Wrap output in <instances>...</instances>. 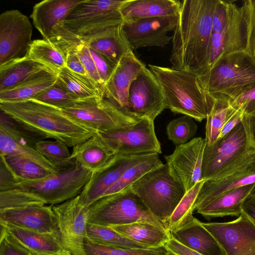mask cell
Wrapping results in <instances>:
<instances>
[{"mask_svg":"<svg viewBox=\"0 0 255 255\" xmlns=\"http://www.w3.org/2000/svg\"><path fill=\"white\" fill-rule=\"evenodd\" d=\"M35 145L12 128L0 123V155L21 156L33 161L53 173L59 171L36 150Z\"/></svg>","mask_w":255,"mask_h":255,"instance_id":"25","label":"cell"},{"mask_svg":"<svg viewBox=\"0 0 255 255\" xmlns=\"http://www.w3.org/2000/svg\"><path fill=\"white\" fill-rule=\"evenodd\" d=\"M178 16H159L124 21L123 27L132 49L157 46L163 48L172 40Z\"/></svg>","mask_w":255,"mask_h":255,"instance_id":"18","label":"cell"},{"mask_svg":"<svg viewBox=\"0 0 255 255\" xmlns=\"http://www.w3.org/2000/svg\"><path fill=\"white\" fill-rule=\"evenodd\" d=\"M166 255H177L174 253L167 250V252Z\"/></svg>","mask_w":255,"mask_h":255,"instance_id":"57","label":"cell"},{"mask_svg":"<svg viewBox=\"0 0 255 255\" xmlns=\"http://www.w3.org/2000/svg\"><path fill=\"white\" fill-rule=\"evenodd\" d=\"M32 26L20 11L11 9L0 15V66L27 57L32 42Z\"/></svg>","mask_w":255,"mask_h":255,"instance_id":"13","label":"cell"},{"mask_svg":"<svg viewBox=\"0 0 255 255\" xmlns=\"http://www.w3.org/2000/svg\"><path fill=\"white\" fill-rule=\"evenodd\" d=\"M65 56L66 67L73 72L88 75L79 56L77 48L71 50Z\"/></svg>","mask_w":255,"mask_h":255,"instance_id":"52","label":"cell"},{"mask_svg":"<svg viewBox=\"0 0 255 255\" xmlns=\"http://www.w3.org/2000/svg\"><path fill=\"white\" fill-rule=\"evenodd\" d=\"M245 44V23L242 9L232 2L230 16L226 25L220 32L212 33L210 53L206 71L220 56L244 51Z\"/></svg>","mask_w":255,"mask_h":255,"instance_id":"21","label":"cell"},{"mask_svg":"<svg viewBox=\"0 0 255 255\" xmlns=\"http://www.w3.org/2000/svg\"><path fill=\"white\" fill-rule=\"evenodd\" d=\"M181 2L177 0H127L121 9L124 21L178 16Z\"/></svg>","mask_w":255,"mask_h":255,"instance_id":"29","label":"cell"},{"mask_svg":"<svg viewBox=\"0 0 255 255\" xmlns=\"http://www.w3.org/2000/svg\"><path fill=\"white\" fill-rule=\"evenodd\" d=\"M92 173L75 161L69 168L51 174L43 179L16 182L13 188L32 192L43 199L46 205L53 206L79 195Z\"/></svg>","mask_w":255,"mask_h":255,"instance_id":"8","label":"cell"},{"mask_svg":"<svg viewBox=\"0 0 255 255\" xmlns=\"http://www.w3.org/2000/svg\"><path fill=\"white\" fill-rule=\"evenodd\" d=\"M212 109L206 118V143L213 144L218 138L225 123L230 105L229 99L224 96L215 97Z\"/></svg>","mask_w":255,"mask_h":255,"instance_id":"39","label":"cell"},{"mask_svg":"<svg viewBox=\"0 0 255 255\" xmlns=\"http://www.w3.org/2000/svg\"><path fill=\"white\" fill-rule=\"evenodd\" d=\"M255 183V150L247 153L216 178L205 180L195 202V210L220 195Z\"/></svg>","mask_w":255,"mask_h":255,"instance_id":"16","label":"cell"},{"mask_svg":"<svg viewBox=\"0 0 255 255\" xmlns=\"http://www.w3.org/2000/svg\"><path fill=\"white\" fill-rule=\"evenodd\" d=\"M90 52L96 64L97 70L104 86L111 77L116 67L107 59L89 48Z\"/></svg>","mask_w":255,"mask_h":255,"instance_id":"49","label":"cell"},{"mask_svg":"<svg viewBox=\"0 0 255 255\" xmlns=\"http://www.w3.org/2000/svg\"><path fill=\"white\" fill-rule=\"evenodd\" d=\"M241 7L245 23L244 51L255 61V0L243 1Z\"/></svg>","mask_w":255,"mask_h":255,"instance_id":"45","label":"cell"},{"mask_svg":"<svg viewBox=\"0 0 255 255\" xmlns=\"http://www.w3.org/2000/svg\"><path fill=\"white\" fill-rule=\"evenodd\" d=\"M68 146L57 140H42L35 145L36 150L58 170H61L72 166L75 161L71 158Z\"/></svg>","mask_w":255,"mask_h":255,"instance_id":"40","label":"cell"},{"mask_svg":"<svg viewBox=\"0 0 255 255\" xmlns=\"http://www.w3.org/2000/svg\"><path fill=\"white\" fill-rule=\"evenodd\" d=\"M230 106L241 111L244 115L255 114V86L236 97L230 99Z\"/></svg>","mask_w":255,"mask_h":255,"instance_id":"47","label":"cell"},{"mask_svg":"<svg viewBox=\"0 0 255 255\" xmlns=\"http://www.w3.org/2000/svg\"><path fill=\"white\" fill-rule=\"evenodd\" d=\"M0 239V255H32L2 230Z\"/></svg>","mask_w":255,"mask_h":255,"instance_id":"48","label":"cell"},{"mask_svg":"<svg viewBox=\"0 0 255 255\" xmlns=\"http://www.w3.org/2000/svg\"><path fill=\"white\" fill-rule=\"evenodd\" d=\"M243 120L245 123L252 147L255 150V114L244 115Z\"/></svg>","mask_w":255,"mask_h":255,"instance_id":"54","label":"cell"},{"mask_svg":"<svg viewBox=\"0 0 255 255\" xmlns=\"http://www.w3.org/2000/svg\"><path fill=\"white\" fill-rule=\"evenodd\" d=\"M77 51L88 76L102 88L104 93V84L99 75L89 47L83 42L78 46Z\"/></svg>","mask_w":255,"mask_h":255,"instance_id":"46","label":"cell"},{"mask_svg":"<svg viewBox=\"0 0 255 255\" xmlns=\"http://www.w3.org/2000/svg\"><path fill=\"white\" fill-rule=\"evenodd\" d=\"M217 0L181 1L172 36V67L198 75L206 71L212 35V19Z\"/></svg>","mask_w":255,"mask_h":255,"instance_id":"1","label":"cell"},{"mask_svg":"<svg viewBox=\"0 0 255 255\" xmlns=\"http://www.w3.org/2000/svg\"><path fill=\"white\" fill-rule=\"evenodd\" d=\"M0 109L45 139H54L68 147H74L97 133L70 117L61 109L33 99L0 102Z\"/></svg>","mask_w":255,"mask_h":255,"instance_id":"2","label":"cell"},{"mask_svg":"<svg viewBox=\"0 0 255 255\" xmlns=\"http://www.w3.org/2000/svg\"><path fill=\"white\" fill-rule=\"evenodd\" d=\"M199 77L213 97L229 100L255 86V61L244 51L220 56Z\"/></svg>","mask_w":255,"mask_h":255,"instance_id":"4","label":"cell"},{"mask_svg":"<svg viewBox=\"0 0 255 255\" xmlns=\"http://www.w3.org/2000/svg\"><path fill=\"white\" fill-rule=\"evenodd\" d=\"M127 188L166 228L168 220L186 193L171 175L166 164L148 172Z\"/></svg>","mask_w":255,"mask_h":255,"instance_id":"5","label":"cell"},{"mask_svg":"<svg viewBox=\"0 0 255 255\" xmlns=\"http://www.w3.org/2000/svg\"><path fill=\"white\" fill-rule=\"evenodd\" d=\"M161 88L166 109L201 122L207 118L214 98L199 75L188 71L149 64Z\"/></svg>","mask_w":255,"mask_h":255,"instance_id":"3","label":"cell"},{"mask_svg":"<svg viewBox=\"0 0 255 255\" xmlns=\"http://www.w3.org/2000/svg\"><path fill=\"white\" fill-rule=\"evenodd\" d=\"M0 225V230L32 255H53L65 250L56 234L39 233L11 225Z\"/></svg>","mask_w":255,"mask_h":255,"instance_id":"26","label":"cell"},{"mask_svg":"<svg viewBox=\"0 0 255 255\" xmlns=\"http://www.w3.org/2000/svg\"><path fill=\"white\" fill-rule=\"evenodd\" d=\"M252 150L255 149L251 145L242 119L233 129L213 144L206 143L202 160V180L216 178Z\"/></svg>","mask_w":255,"mask_h":255,"instance_id":"9","label":"cell"},{"mask_svg":"<svg viewBox=\"0 0 255 255\" xmlns=\"http://www.w3.org/2000/svg\"><path fill=\"white\" fill-rule=\"evenodd\" d=\"M57 80V73L51 69H46L20 85L0 92V102H21L33 99L44 90L54 85Z\"/></svg>","mask_w":255,"mask_h":255,"instance_id":"34","label":"cell"},{"mask_svg":"<svg viewBox=\"0 0 255 255\" xmlns=\"http://www.w3.org/2000/svg\"><path fill=\"white\" fill-rule=\"evenodd\" d=\"M243 116V112L240 110L234 109L230 106L225 123L219 138L224 136L240 123L242 121Z\"/></svg>","mask_w":255,"mask_h":255,"instance_id":"50","label":"cell"},{"mask_svg":"<svg viewBox=\"0 0 255 255\" xmlns=\"http://www.w3.org/2000/svg\"><path fill=\"white\" fill-rule=\"evenodd\" d=\"M27 57L45 64L57 73L66 67V56L63 52L44 39L32 41Z\"/></svg>","mask_w":255,"mask_h":255,"instance_id":"36","label":"cell"},{"mask_svg":"<svg viewBox=\"0 0 255 255\" xmlns=\"http://www.w3.org/2000/svg\"><path fill=\"white\" fill-rule=\"evenodd\" d=\"M86 237L94 243L104 246L125 249H148L124 237L109 227L88 224Z\"/></svg>","mask_w":255,"mask_h":255,"instance_id":"38","label":"cell"},{"mask_svg":"<svg viewBox=\"0 0 255 255\" xmlns=\"http://www.w3.org/2000/svg\"><path fill=\"white\" fill-rule=\"evenodd\" d=\"M97 133L113 154L162 153L160 143L155 134L154 121L146 118L125 128Z\"/></svg>","mask_w":255,"mask_h":255,"instance_id":"10","label":"cell"},{"mask_svg":"<svg viewBox=\"0 0 255 255\" xmlns=\"http://www.w3.org/2000/svg\"><path fill=\"white\" fill-rule=\"evenodd\" d=\"M130 115L140 120L146 118L154 121L166 109L163 94L156 78L145 67L130 86L128 95Z\"/></svg>","mask_w":255,"mask_h":255,"instance_id":"15","label":"cell"},{"mask_svg":"<svg viewBox=\"0 0 255 255\" xmlns=\"http://www.w3.org/2000/svg\"><path fill=\"white\" fill-rule=\"evenodd\" d=\"M33 100L60 109L68 107L78 101L56 83L42 91Z\"/></svg>","mask_w":255,"mask_h":255,"instance_id":"44","label":"cell"},{"mask_svg":"<svg viewBox=\"0 0 255 255\" xmlns=\"http://www.w3.org/2000/svg\"><path fill=\"white\" fill-rule=\"evenodd\" d=\"M127 0H83L62 22L84 43L107 29L122 24L121 9Z\"/></svg>","mask_w":255,"mask_h":255,"instance_id":"7","label":"cell"},{"mask_svg":"<svg viewBox=\"0 0 255 255\" xmlns=\"http://www.w3.org/2000/svg\"><path fill=\"white\" fill-rule=\"evenodd\" d=\"M45 205V202L39 196L24 189L14 188L0 191V210Z\"/></svg>","mask_w":255,"mask_h":255,"instance_id":"42","label":"cell"},{"mask_svg":"<svg viewBox=\"0 0 255 255\" xmlns=\"http://www.w3.org/2000/svg\"><path fill=\"white\" fill-rule=\"evenodd\" d=\"M145 67L133 52L124 56L104 86V98L130 116L128 108L129 89L133 80Z\"/></svg>","mask_w":255,"mask_h":255,"instance_id":"20","label":"cell"},{"mask_svg":"<svg viewBox=\"0 0 255 255\" xmlns=\"http://www.w3.org/2000/svg\"><path fill=\"white\" fill-rule=\"evenodd\" d=\"M196 218L182 227L170 232L171 237L203 255H226L213 235Z\"/></svg>","mask_w":255,"mask_h":255,"instance_id":"24","label":"cell"},{"mask_svg":"<svg viewBox=\"0 0 255 255\" xmlns=\"http://www.w3.org/2000/svg\"><path fill=\"white\" fill-rule=\"evenodd\" d=\"M206 144L205 138L195 137L176 146L171 154L164 156L171 175L185 192L203 180L202 165Z\"/></svg>","mask_w":255,"mask_h":255,"instance_id":"17","label":"cell"},{"mask_svg":"<svg viewBox=\"0 0 255 255\" xmlns=\"http://www.w3.org/2000/svg\"><path fill=\"white\" fill-rule=\"evenodd\" d=\"M113 155L96 133L73 147L71 158L93 172L106 163Z\"/></svg>","mask_w":255,"mask_h":255,"instance_id":"32","label":"cell"},{"mask_svg":"<svg viewBox=\"0 0 255 255\" xmlns=\"http://www.w3.org/2000/svg\"><path fill=\"white\" fill-rule=\"evenodd\" d=\"M48 69L50 68L28 57L0 66V92L20 85Z\"/></svg>","mask_w":255,"mask_h":255,"instance_id":"30","label":"cell"},{"mask_svg":"<svg viewBox=\"0 0 255 255\" xmlns=\"http://www.w3.org/2000/svg\"><path fill=\"white\" fill-rule=\"evenodd\" d=\"M85 43L116 66L124 56L133 52L123 24L107 29L96 38Z\"/></svg>","mask_w":255,"mask_h":255,"instance_id":"28","label":"cell"},{"mask_svg":"<svg viewBox=\"0 0 255 255\" xmlns=\"http://www.w3.org/2000/svg\"><path fill=\"white\" fill-rule=\"evenodd\" d=\"M197 130L193 119L185 115L172 120L166 127L168 138L176 146L188 142Z\"/></svg>","mask_w":255,"mask_h":255,"instance_id":"43","label":"cell"},{"mask_svg":"<svg viewBox=\"0 0 255 255\" xmlns=\"http://www.w3.org/2000/svg\"><path fill=\"white\" fill-rule=\"evenodd\" d=\"M86 255H166L165 247L149 249H125L104 246L94 243L86 237L84 240Z\"/></svg>","mask_w":255,"mask_h":255,"instance_id":"41","label":"cell"},{"mask_svg":"<svg viewBox=\"0 0 255 255\" xmlns=\"http://www.w3.org/2000/svg\"><path fill=\"white\" fill-rule=\"evenodd\" d=\"M16 180L6 164L0 159V191L12 189Z\"/></svg>","mask_w":255,"mask_h":255,"instance_id":"51","label":"cell"},{"mask_svg":"<svg viewBox=\"0 0 255 255\" xmlns=\"http://www.w3.org/2000/svg\"><path fill=\"white\" fill-rule=\"evenodd\" d=\"M61 110L97 132L125 128L139 120L125 113L104 98L78 100Z\"/></svg>","mask_w":255,"mask_h":255,"instance_id":"11","label":"cell"},{"mask_svg":"<svg viewBox=\"0 0 255 255\" xmlns=\"http://www.w3.org/2000/svg\"><path fill=\"white\" fill-rule=\"evenodd\" d=\"M53 255H72L70 253H69L66 250L63 251L57 254H54Z\"/></svg>","mask_w":255,"mask_h":255,"instance_id":"56","label":"cell"},{"mask_svg":"<svg viewBox=\"0 0 255 255\" xmlns=\"http://www.w3.org/2000/svg\"><path fill=\"white\" fill-rule=\"evenodd\" d=\"M56 233L63 248L72 255H86L88 207L83 206L79 196L52 206Z\"/></svg>","mask_w":255,"mask_h":255,"instance_id":"12","label":"cell"},{"mask_svg":"<svg viewBox=\"0 0 255 255\" xmlns=\"http://www.w3.org/2000/svg\"><path fill=\"white\" fill-rule=\"evenodd\" d=\"M1 160L15 177L16 182L43 179L53 173L33 161L19 156H2Z\"/></svg>","mask_w":255,"mask_h":255,"instance_id":"35","label":"cell"},{"mask_svg":"<svg viewBox=\"0 0 255 255\" xmlns=\"http://www.w3.org/2000/svg\"><path fill=\"white\" fill-rule=\"evenodd\" d=\"M109 227L148 249L164 246L171 238L170 232L147 222H136Z\"/></svg>","mask_w":255,"mask_h":255,"instance_id":"31","label":"cell"},{"mask_svg":"<svg viewBox=\"0 0 255 255\" xmlns=\"http://www.w3.org/2000/svg\"><path fill=\"white\" fill-rule=\"evenodd\" d=\"M136 222H149L167 230L128 188L103 197L88 207V224L111 227Z\"/></svg>","mask_w":255,"mask_h":255,"instance_id":"6","label":"cell"},{"mask_svg":"<svg viewBox=\"0 0 255 255\" xmlns=\"http://www.w3.org/2000/svg\"><path fill=\"white\" fill-rule=\"evenodd\" d=\"M242 211L255 224V192L248 196L242 205Z\"/></svg>","mask_w":255,"mask_h":255,"instance_id":"55","label":"cell"},{"mask_svg":"<svg viewBox=\"0 0 255 255\" xmlns=\"http://www.w3.org/2000/svg\"><path fill=\"white\" fill-rule=\"evenodd\" d=\"M217 241L226 255H255V224L243 211L228 222H201Z\"/></svg>","mask_w":255,"mask_h":255,"instance_id":"14","label":"cell"},{"mask_svg":"<svg viewBox=\"0 0 255 255\" xmlns=\"http://www.w3.org/2000/svg\"><path fill=\"white\" fill-rule=\"evenodd\" d=\"M165 247L177 255H203L184 246L171 237L166 243Z\"/></svg>","mask_w":255,"mask_h":255,"instance_id":"53","label":"cell"},{"mask_svg":"<svg viewBox=\"0 0 255 255\" xmlns=\"http://www.w3.org/2000/svg\"><path fill=\"white\" fill-rule=\"evenodd\" d=\"M56 83L77 100L104 98L103 90L92 78L73 72L66 67L58 72Z\"/></svg>","mask_w":255,"mask_h":255,"instance_id":"33","label":"cell"},{"mask_svg":"<svg viewBox=\"0 0 255 255\" xmlns=\"http://www.w3.org/2000/svg\"><path fill=\"white\" fill-rule=\"evenodd\" d=\"M51 205H32L0 210V224L43 234H56Z\"/></svg>","mask_w":255,"mask_h":255,"instance_id":"22","label":"cell"},{"mask_svg":"<svg viewBox=\"0 0 255 255\" xmlns=\"http://www.w3.org/2000/svg\"><path fill=\"white\" fill-rule=\"evenodd\" d=\"M255 190V183L241 186L227 191L196 210L208 220L225 216L239 217L242 205Z\"/></svg>","mask_w":255,"mask_h":255,"instance_id":"27","label":"cell"},{"mask_svg":"<svg viewBox=\"0 0 255 255\" xmlns=\"http://www.w3.org/2000/svg\"><path fill=\"white\" fill-rule=\"evenodd\" d=\"M148 155H113L103 166L92 172L90 180L79 195L80 204L88 207L103 197L128 167Z\"/></svg>","mask_w":255,"mask_h":255,"instance_id":"19","label":"cell"},{"mask_svg":"<svg viewBox=\"0 0 255 255\" xmlns=\"http://www.w3.org/2000/svg\"><path fill=\"white\" fill-rule=\"evenodd\" d=\"M83 0H44L33 6L30 17L35 27L47 40L54 27L63 22Z\"/></svg>","mask_w":255,"mask_h":255,"instance_id":"23","label":"cell"},{"mask_svg":"<svg viewBox=\"0 0 255 255\" xmlns=\"http://www.w3.org/2000/svg\"><path fill=\"white\" fill-rule=\"evenodd\" d=\"M204 181L198 182L185 193L166 223V229L169 232L182 227L194 218L193 213L195 210L196 200Z\"/></svg>","mask_w":255,"mask_h":255,"instance_id":"37","label":"cell"}]
</instances>
